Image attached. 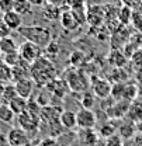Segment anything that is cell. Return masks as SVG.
Masks as SVG:
<instances>
[{"label":"cell","instance_id":"6da1fadb","mask_svg":"<svg viewBox=\"0 0 142 146\" xmlns=\"http://www.w3.org/2000/svg\"><path fill=\"white\" fill-rule=\"evenodd\" d=\"M31 79L37 86L45 87L49 82L56 79V69L53 63L45 56H41L31 65Z\"/></svg>","mask_w":142,"mask_h":146},{"label":"cell","instance_id":"7a4b0ae2","mask_svg":"<svg viewBox=\"0 0 142 146\" xmlns=\"http://www.w3.org/2000/svg\"><path fill=\"white\" fill-rule=\"evenodd\" d=\"M18 34L25 38V41L38 45L41 49H45L52 42L51 31L42 25H23L18 30Z\"/></svg>","mask_w":142,"mask_h":146},{"label":"cell","instance_id":"3957f363","mask_svg":"<svg viewBox=\"0 0 142 146\" xmlns=\"http://www.w3.org/2000/svg\"><path fill=\"white\" fill-rule=\"evenodd\" d=\"M63 80L66 82L69 90L73 93H85L90 89V79L82 69L69 68L63 73Z\"/></svg>","mask_w":142,"mask_h":146},{"label":"cell","instance_id":"277c9868","mask_svg":"<svg viewBox=\"0 0 142 146\" xmlns=\"http://www.w3.org/2000/svg\"><path fill=\"white\" fill-rule=\"evenodd\" d=\"M111 89H113V84L107 79L94 76V74L90 76V90L100 100H107L108 97H111Z\"/></svg>","mask_w":142,"mask_h":146},{"label":"cell","instance_id":"5b68a950","mask_svg":"<svg viewBox=\"0 0 142 146\" xmlns=\"http://www.w3.org/2000/svg\"><path fill=\"white\" fill-rule=\"evenodd\" d=\"M17 122L20 127L24 132H27L30 136H33L34 133L38 132V129H39V124H41V119H39V117L35 115V114H33V112H30V111H25V112H23V114H20L17 117Z\"/></svg>","mask_w":142,"mask_h":146},{"label":"cell","instance_id":"8992f818","mask_svg":"<svg viewBox=\"0 0 142 146\" xmlns=\"http://www.w3.org/2000/svg\"><path fill=\"white\" fill-rule=\"evenodd\" d=\"M18 54H20V58H21L24 62L33 65L34 62H37V60L42 56V49H41L38 45L33 44V42L24 41V42L18 46Z\"/></svg>","mask_w":142,"mask_h":146},{"label":"cell","instance_id":"52a82bcc","mask_svg":"<svg viewBox=\"0 0 142 146\" xmlns=\"http://www.w3.org/2000/svg\"><path fill=\"white\" fill-rule=\"evenodd\" d=\"M76 121L80 129H94L97 124V115L93 110L80 108L76 111Z\"/></svg>","mask_w":142,"mask_h":146},{"label":"cell","instance_id":"ba28073f","mask_svg":"<svg viewBox=\"0 0 142 146\" xmlns=\"http://www.w3.org/2000/svg\"><path fill=\"white\" fill-rule=\"evenodd\" d=\"M9 146H27L31 143V138L27 132H24L21 128H11L9 133L6 135Z\"/></svg>","mask_w":142,"mask_h":146},{"label":"cell","instance_id":"9c48e42d","mask_svg":"<svg viewBox=\"0 0 142 146\" xmlns=\"http://www.w3.org/2000/svg\"><path fill=\"white\" fill-rule=\"evenodd\" d=\"M129 106H131V103H128V101H125V100H121V101H114V104H113V106H110V107L106 110L108 119L115 121V119L123 118L125 114H128Z\"/></svg>","mask_w":142,"mask_h":146},{"label":"cell","instance_id":"30bf717a","mask_svg":"<svg viewBox=\"0 0 142 146\" xmlns=\"http://www.w3.org/2000/svg\"><path fill=\"white\" fill-rule=\"evenodd\" d=\"M63 111L61 107H55V106H47V107H42L41 112H39V119L41 122H45V124H52L55 121H59L61 118V114Z\"/></svg>","mask_w":142,"mask_h":146},{"label":"cell","instance_id":"8fae6325","mask_svg":"<svg viewBox=\"0 0 142 146\" xmlns=\"http://www.w3.org/2000/svg\"><path fill=\"white\" fill-rule=\"evenodd\" d=\"M35 86L37 84L34 83L33 79H24V80H20V82H16V83H14V87H16V91H17L18 97L25 98V100H30V98H31Z\"/></svg>","mask_w":142,"mask_h":146},{"label":"cell","instance_id":"7c38bea8","mask_svg":"<svg viewBox=\"0 0 142 146\" xmlns=\"http://www.w3.org/2000/svg\"><path fill=\"white\" fill-rule=\"evenodd\" d=\"M11 72H13V82L14 83L24 80V79H31V65L21 59L17 66L11 68Z\"/></svg>","mask_w":142,"mask_h":146},{"label":"cell","instance_id":"4fadbf2b","mask_svg":"<svg viewBox=\"0 0 142 146\" xmlns=\"http://www.w3.org/2000/svg\"><path fill=\"white\" fill-rule=\"evenodd\" d=\"M106 18L104 9L100 6H90L87 10V21L94 27H100Z\"/></svg>","mask_w":142,"mask_h":146},{"label":"cell","instance_id":"5bb4252c","mask_svg":"<svg viewBox=\"0 0 142 146\" xmlns=\"http://www.w3.org/2000/svg\"><path fill=\"white\" fill-rule=\"evenodd\" d=\"M59 21H61V25L63 27V30H66V31H76L77 28H79V21L75 18V16L72 14L71 10H63L62 13H61V17H59Z\"/></svg>","mask_w":142,"mask_h":146},{"label":"cell","instance_id":"9a60e30c","mask_svg":"<svg viewBox=\"0 0 142 146\" xmlns=\"http://www.w3.org/2000/svg\"><path fill=\"white\" fill-rule=\"evenodd\" d=\"M1 20H3V23L6 24V27H7L10 31H11V30L18 31V30L23 27V17H21L20 14H17L14 10H11V11L3 14V16H1Z\"/></svg>","mask_w":142,"mask_h":146},{"label":"cell","instance_id":"2e32d148","mask_svg":"<svg viewBox=\"0 0 142 146\" xmlns=\"http://www.w3.org/2000/svg\"><path fill=\"white\" fill-rule=\"evenodd\" d=\"M45 87L49 89L48 91H51L52 94H55L59 98H63L65 94H66V91L69 90V87H68V84H66V82L63 79H61V80L59 79H55L52 82H49Z\"/></svg>","mask_w":142,"mask_h":146},{"label":"cell","instance_id":"e0dca14e","mask_svg":"<svg viewBox=\"0 0 142 146\" xmlns=\"http://www.w3.org/2000/svg\"><path fill=\"white\" fill-rule=\"evenodd\" d=\"M77 138H79V142L83 146H90L99 139V135L94 129H79Z\"/></svg>","mask_w":142,"mask_h":146},{"label":"cell","instance_id":"ac0fdd59","mask_svg":"<svg viewBox=\"0 0 142 146\" xmlns=\"http://www.w3.org/2000/svg\"><path fill=\"white\" fill-rule=\"evenodd\" d=\"M131 119V122L134 124H138L142 121V101L139 100H135L134 103H131L129 110H128V114H127Z\"/></svg>","mask_w":142,"mask_h":146},{"label":"cell","instance_id":"d6986e66","mask_svg":"<svg viewBox=\"0 0 142 146\" xmlns=\"http://www.w3.org/2000/svg\"><path fill=\"white\" fill-rule=\"evenodd\" d=\"M62 127L65 129H73L75 127H77V121H76V112L75 111H63L61 114L59 118Z\"/></svg>","mask_w":142,"mask_h":146},{"label":"cell","instance_id":"ffe728a7","mask_svg":"<svg viewBox=\"0 0 142 146\" xmlns=\"http://www.w3.org/2000/svg\"><path fill=\"white\" fill-rule=\"evenodd\" d=\"M108 62H110V65H113L115 69H121L125 63H127V56H125L121 51H118V49H113V51L110 52V56H108Z\"/></svg>","mask_w":142,"mask_h":146},{"label":"cell","instance_id":"44dd1931","mask_svg":"<svg viewBox=\"0 0 142 146\" xmlns=\"http://www.w3.org/2000/svg\"><path fill=\"white\" fill-rule=\"evenodd\" d=\"M17 51H18V46L13 38L6 36V38L0 39V55L13 54V52H17Z\"/></svg>","mask_w":142,"mask_h":146},{"label":"cell","instance_id":"7402d4cb","mask_svg":"<svg viewBox=\"0 0 142 146\" xmlns=\"http://www.w3.org/2000/svg\"><path fill=\"white\" fill-rule=\"evenodd\" d=\"M71 11L75 18L79 21V24H83L85 21H87V10L85 9L83 3H72Z\"/></svg>","mask_w":142,"mask_h":146},{"label":"cell","instance_id":"603a6c76","mask_svg":"<svg viewBox=\"0 0 142 146\" xmlns=\"http://www.w3.org/2000/svg\"><path fill=\"white\" fill-rule=\"evenodd\" d=\"M99 135H100L101 139H104V141H107L108 138H111V136H114V135H117V127H115L114 121L110 119V121L104 122L101 127L99 128Z\"/></svg>","mask_w":142,"mask_h":146},{"label":"cell","instance_id":"cb8c5ba5","mask_svg":"<svg viewBox=\"0 0 142 146\" xmlns=\"http://www.w3.org/2000/svg\"><path fill=\"white\" fill-rule=\"evenodd\" d=\"M11 80H13L11 68L4 62V59H3L1 55H0V83L9 84V83H11Z\"/></svg>","mask_w":142,"mask_h":146},{"label":"cell","instance_id":"d4e9b609","mask_svg":"<svg viewBox=\"0 0 142 146\" xmlns=\"http://www.w3.org/2000/svg\"><path fill=\"white\" fill-rule=\"evenodd\" d=\"M9 107L11 108V111L14 112V115H20L23 112L27 111V107H28V100L25 98H21V97H16L13 101L9 103Z\"/></svg>","mask_w":142,"mask_h":146},{"label":"cell","instance_id":"484cf974","mask_svg":"<svg viewBox=\"0 0 142 146\" xmlns=\"http://www.w3.org/2000/svg\"><path fill=\"white\" fill-rule=\"evenodd\" d=\"M137 132V125L134 122H124L123 125H120L118 128V136L121 139H131Z\"/></svg>","mask_w":142,"mask_h":146},{"label":"cell","instance_id":"4316f807","mask_svg":"<svg viewBox=\"0 0 142 146\" xmlns=\"http://www.w3.org/2000/svg\"><path fill=\"white\" fill-rule=\"evenodd\" d=\"M61 6L55 4V3H44V16L45 18L55 20V18L61 17Z\"/></svg>","mask_w":142,"mask_h":146},{"label":"cell","instance_id":"83f0119b","mask_svg":"<svg viewBox=\"0 0 142 146\" xmlns=\"http://www.w3.org/2000/svg\"><path fill=\"white\" fill-rule=\"evenodd\" d=\"M13 10L20 14L21 17L23 16H25V14H30L31 13V10H33V4H31V1H25V0H16L14 1V7H13Z\"/></svg>","mask_w":142,"mask_h":146},{"label":"cell","instance_id":"f1b7e54d","mask_svg":"<svg viewBox=\"0 0 142 146\" xmlns=\"http://www.w3.org/2000/svg\"><path fill=\"white\" fill-rule=\"evenodd\" d=\"M16 97H18V94H17V91H16L14 83H9V84H6L4 93H3V97H1L3 104H7V106H9V103L13 101Z\"/></svg>","mask_w":142,"mask_h":146},{"label":"cell","instance_id":"f546056e","mask_svg":"<svg viewBox=\"0 0 142 146\" xmlns=\"http://www.w3.org/2000/svg\"><path fill=\"white\" fill-rule=\"evenodd\" d=\"M14 119V112L7 104H0V122L10 124Z\"/></svg>","mask_w":142,"mask_h":146},{"label":"cell","instance_id":"4dcf8cb0","mask_svg":"<svg viewBox=\"0 0 142 146\" xmlns=\"http://www.w3.org/2000/svg\"><path fill=\"white\" fill-rule=\"evenodd\" d=\"M96 103V96L91 93V91H85L82 93V97H80V104H82V108H87V110H93V106Z\"/></svg>","mask_w":142,"mask_h":146},{"label":"cell","instance_id":"1f68e13d","mask_svg":"<svg viewBox=\"0 0 142 146\" xmlns=\"http://www.w3.org/2000/svg\"><path fill=\"white\" fill-rule=\"evenodd\" d=\"M125 86H127V84H124V83H115V84H113L111 97H113L114 101H121V100H124Z\"/></svg>","mask_w":142,"mask_h":146},{"label":"cell","instance_id":"d6a6232c","mask_svg":"<svg viewBox=\"0 0 142 146\" xmlns=\"http://www.w3.org/2000/svg\"><path fill=\"white\" fill-rule=\"evenodd\" d=\"M138 98V87L135 84H127L124 91V100L128 103H134Z\"/></svg>","mask_w":142,"mask_h":146},{"label":"cell","instance_id":"836d02e7","mask_svg":"<svg viewBox=\"0 0 142 146\" xmlns=\"http://www.w3.org/2000/svg\"><path fill=\"white\" fill-rule=\"evenodd\" d=\"M132 10L128 7V4H123V9L118 11V20L123 23V24H128L131 20H132Z\"/></svg>","mask_w":142,"mask_h":146},{"label":"cell","instance_id":"e575fe53","mask_svg":"<svg viewBox=\"0 0 142 146\" xmlns=\"http://www.w3.org/2000/svg\"><path fill=\"white\" fill-rule=\"evenodd\" d=\"M71 63L72 68L80 69L79 66H83V63H85V54L80 51H75L73 54H71Z\"/></svg>","mask_w":142,"mask_h":146},{"label":"cell","instance_id":"d590c367","mask_svg":"<svg viewBox=\"0 0 142 146\" xmlns=\"http://www.w3.org/2000/svg\"><path fill=\"white\" fill-rule=\"evenodd\" d=\"M1 58L4 59V62H6V63H7L10 68H14V66H17L18 63H20V60H21L18 51H17V52H13V54L1 55Z\"/></svg>","mask_w":142,"mask_h":146},{"label":"cell","instance_id":"8d00e7d4","mask_svg":"<svg viewBox=\"0 0 142 146\" xmlns=\"http://www.w3.org/2000/svg\"><path fill=\"white\" fill-rule=\"evenodd\" d=\"M37 146H61V145H59V142H58V139H56V138L47 136V138L41 139V141H39V143H38Z\"/></svg>","mask_w":142,"mask_h":146},{"label":"cell","instance_id":"74e56055","mask_svg":"<svg viewBox=\"0 0 142 146\" xmlns=\"http://www.w3.org/2000/svg\"><path fill=\"white\" fill-rule=\"evenodd\" d=\"M45 52H47L48 56H56V55L59 54V45H58L55 41H52V42L45 48Z\"/></svg>","mask_w":142,"mask_h":146},{"label":"cell","instance_id":"f35d334b","mask_svg":"<svg viewBox=\"0 0 142 146\" xmlns=\"http://www.w3.org/2000/svg\"><path fill=\"white\" fill-rule=\"evenodd\" d=\"M13 7H14V1H10V0H9V1H4V0L0 1V11H1L3 14L11 11Z\"/></svg>","mask_w":142,"mask_h":146},{"label":"cell","instance_id":"ab89813d","mask_svg":"<svg viewBox=\"0 0 142 146\" xmlns=\"http://www.w3.org/2000/svg\"><path fill=\"white\" fill-rule=\"evenodd\" d=\"M106 146H123V139L118 135H114L106 141Z\"/></svg>","mask_w":142,"mask_h":146},{"label":"cell","instance_id":"60d3db41","mask_svg":"<svg viewBox=\"0 0 142 146\" xmlns=\"http://www.w3.org/2000/svg\"><path fill=\"white\" fill-rule=\"evenodd\" d=\"M9 33H10V30L6 27V24L3 23V20H0V39L9 36Z\"/></svg>","mask_w":142,"mask_h":146},{"label":"cell","instance_id":"b9f144b4","mask_svg":"<svg viewBox=\"0 0 142 146\" xmlns=\"http://www.w3.org/2000/svg\"><path fill=\"white\" fill-rule=\"evenodd\" d=\"M90 146H106V141H104V139H101V138H99L93 145H90Z\"/></svg>","mask_w":142,"mask_h":146},{"label":"cell","instance_id":"7bdbcfd3","mask_svg":"<svg viewBox=\"0 0 142 146\" xmlns=\"http://www.w3.org/2000/svg\"><path fill=\"white\" fill-rule=\"evenodd\" d=\"M0 146H9V143H7V138H6L3 133H0Z\"/></svg>","mask_w":142,"mask_h":146},{"label":"cell","instance_id":"ee69618b","mask_svg":"<svg viewBox=\"0 0 142 146\" xmlns=\"http://www.w3.org/2000/svg\"><path fill=\"white\" fill-rule=\"evenodd\" d=\"M4 87H6V84H4V83H0V100H1V97H3V93H4Z\"/></svg>","mask_w":142,"mask_h":146},{"label":"cell","instance_id":"f6af8a7d","mask_svg":"<svg viewBox=\"0 0 142 146\" xmlns=\"http://www.w3.org/2000/svg\"><path fill=\"white\" fill-rule=\"evenodd\" d=\"M137 131L142 132V121H141V122H138V125H137Z\"/></svg>","mask_w":142,"mask_h":146},{"label":"cell","instance_id":"bcb514c9","mask_svg":"<svg viewBox=\"0 0 142 146\" xmlns=\"http://www.w3.org/2000/svg\"><path fill=\"white\" fill-rule=\"evenodd\" d=\"M27 146H33V145H31V143H30V145H27Z\"/></svg>","mask_w":142,"mask_h":146}]
</instances>
